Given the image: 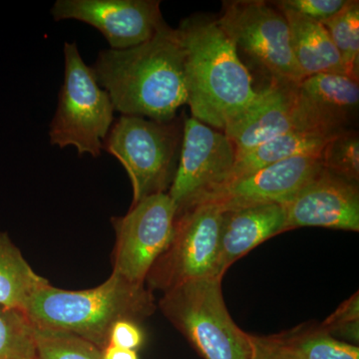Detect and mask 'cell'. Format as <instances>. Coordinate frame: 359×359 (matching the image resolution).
I'll use <instances>...</instances> for the list:
<instances>
[{"mask_svg": "<svg viewBox=\"0 0 359 359\" xmlns=\"http://www.w3.org/2000/svg\"><path fill=\"white\" fill-rule=\"evenodd\" d=\"M91 67L121 115L171 121L188 101L185 50L168 25L133 48L101 50Z\"/></svg>", "mask_w": 359, "mask_h": 359, "instance_id": "cell-1", "label": "cell"}, {"mask_svg": "<svg viewBox=\"0 0 359 359\" xmlns=\"http://www.w3.org/2000/svg\"><path fill=\"white\" fill-rule=\"evenodd\" d=\"M185 50L188 101L193 118L224 129L257 100L261 90L238 49L215 18L193 15L177 28Z\"/></svg>", "mask_w": 359, "mask_h": 359, "instance_id": "cell-2", "label": "cell"}, {"mask_svg": "<svg viewBox=\"0 0 359 359\" xmlns=\"http://www.w3.org/2000/svg\"><path fill=\"white\" fill-rule=\"evenodd\" d=\"M155 299L146 285L114 275L94 289L67 290L44 285L25 309L33 325L76 335L103 351L119 320L140 323L155 313Z\"/></svg>", "mask_w": 359, "mask_h": 359, "instance_id": "cell-3", "label": "cell"}, {"mask_svg": "<svg viewBox=\"0 0 359 359\" xmlns=\"http://www.w3.org/2000/svg\"><path fill=\"white\" fill-rule=\"evenodd\" d=\"M159 308L203 358H254L252 335L231 318L221 278H201L168 290Z\"/></svg>", "mask_w": 359, "mask_h": 359, "instance_id": "cell-4", "label": "cell"}, {"mask_svg": "<svg viewBox=\"0 0 359 359\" xmlns=\"http://www.w3.org/2000/svg\"><path fill=\"white\" fill-rule=\"evenodd\" d=\"M184 122H168L121 115L104 139L103 150L119 160L126 170L133 202L166 193L178 167Z\"/></svg>", "mask_w": 359, "mask_h": 359, "instance_id": "cell-5", "label": "cell"}, {"mask_svg": "<svg viewBox=\"0 0 359 359\" xmlns=\"http://www.w3.org/2000/svg\"><path fill=\"white\" fill-rule=\"evenodd\" d=\"M114 112L109 94L97 82L91 66L84 62L76 42H65V81L49 126L51 145L72 146L80 157H100Z\"/></svg>", "mask_w": 359, "mask_h": 359, "instance_id": "cell-6", "label": "cell"}, {"mask_svg": "<svg viewBox=\"0 0 359 359\" xmlns=\"http://www.w3.org/2000/svg\"><path fill=\"white\" fill-rule=\"evenodd\" d=\"M222 216L221 208L212 201H201L176 215L171 241L146 278L149 290L166 292L214 278Z\"/></svg>", "mask_w": 359, "mask_h": 359, "instance_id": "cell-7", "label": "cell"}, {"mask_svg": "<svg viewBox=\"0 0 359 359\" xmlns=\"http://www.w3.org/2000/svg\"><path fill=\"white\" fill-rule=\"evenodd\" d=\"M217 21L238 50L268 72L271 82L299 85L306 78L292 53L287 21L268 2L224 1Z\"/></svg>", "mask_w": 359, "mask_h": 359, "instance_id": "cell-8", "label": "cell"}, {"mask_svg": "<svg viewBox=\"0 0 359 359\" xmlns=\"http://www.w3.org/2000/svg\"><path fill=\"white\" fill-rule=\"evenodd\" d=\"M297 132L337 134L339 132L299 93L297 85L271 82L261 89L256 101L224 133L237 154L276 137Z\"/></svg>", "mask_w": 359, "mask_h": 359, "instance_id": "cell-9", "label": "cell"}, {"mask_svg": "<svg viewBox=\"0 0 359 359\" xmlns=\"http://www.w3.org/2000/svg\"><path fill=\"white\" fill-rule=\"evenodd\" d=\"M176 208L167 193L156 194L113 218L116 243L112 273L145 285L149 271L173 235Z\"/></svg>", "mask_w": 359, "mask_h": 359, "instance_id": "cell-10", "label": "cell"}, {"mask_svg": "<svg viewBox=\"0 0 359 359\" xmlns=\"http://www.w3.org/2000/svg\"><path fill=\"white\" fill-rule=\"evenodd\" d=\"M236 157L235 146L224 132L185 118L178 167L167 193L177 214L221 188Z\"/></svg>", "mask_w": 359, "mask_h": 359, "instance_id": "cell-11", "label": "cell"}, {"mask_svg": "<svg viewBox=\"0 0 359 359\" xmlns=\"http://www.w3.org/2000/svg\"><path fill=\"white\" fill-rule=\"evenodd\" d=\"M158 0H57L55 21L77 20L102 33L113 50L133 48L167 25Z\"/></svg>", "mask_w": 359, "mask_h": 359, "instance_id": "cell-12", "label": "cell"}, {"mask_svg": "<svg viewBox=\"0 0 359 359\" xmlns=\"http://www.w3.org/2000/svg\"><path fill=\"white\" fill-rule=\"evenodd\" d=\"M323 169L320 158H290L226 184L199 202L212 201L223 212L255 205H283Z\"/></svg>", "mask_w": 359, "mask_h": 359, "instance_id": "cell-13", "label": "cell"}, {"mask_svg": "<svg viewBox=\"0 0 359 359\" xmlns=\"http://www.w3.org/2000/svg\"><path fill=\"white\" fill-rule=\"evenodd\" d=\"M283 207L285 231L304 226L359 231L358 184L339 178L325 169Z\"/></svg>", "mask_w": 359, "mask_h": 359, "instance_id": "cell-14", "label": "cell"}, {"mask_svg": "<svg viewBox=\"0 0 359 359\" xmlns=\"http://www.w3.org/2000/svg\"><path fill=\"white\" fill-rule=\"evenodd\" d=\"M282 205H263L223 212L214 278H223L233 263L269 238L285 233Z\"/></svg>", "mask_w": 359, "mask_h": 359, "instance_id": "cell-15", "label": "cell"}, {"mask_svg": "<svg viewBox=\"0 0 359 359\" xmlns=\"http://www.w3.org/2000/svg\"><path fill=\"white\" fill-rule=\"evenodd\" d=\"M273 4L287 21L292 53L304 76L318 73L346 74L339 51L323 23L275 2Z\"/></svg>", "mask_w": 359, "mask_h": 359, "instance_id": "cell-16", "label": "cell"}, {"mask_svg": "<svg viewBox=\"0 0 359 359\" xmlns=\"http://www.w3.org/2000/svg\"><path fill=\"white\" fill-rule=\"evenodd\" d=\"M299 93L335 129L344 131L359 105V80L342 73H318L297 85Z\"/></svg>", "mask_w": 359, "mask_h": 359, "instance_id": "cell-17", "label": "cell"}, {"mask_svg": "<svg viewBox=\"0 0 359 359\" xmlns=\"http://www.w3.org/2000/svg\"><path fill=\"white\" fill-rule=\"evenodd\" d=\"M335 135L297 132L264 142L248 152L237 154L233 169L223 186L290 158L302 156L320 158L323 149Z\"/></svg>", "mask_w": 359, "mask_h": 359, "instance_id": "cell-18", "label": "cell"}, {"mask_svg": "<svg viewBox=\"0 0 359 359\" xmlns=\"http://www.w3.org/2000/svg\"><path fill=\"white\" fill-rule=\"evenodd\" d=\"M48 283L33 271L8 235L0 231V304L25 313L32 295Z\"/></svg>", "mask_w": 359, "mask_h": 359, "instance_id": "cell-19", "label": "cell"}, {"mask_svg": "<svg viewBox=\"0 0 359 359\" xmlns=\"http://www.w3.org/2000/svg\"><path fill=\"white\" fill-rule=\"evenodd\" d=\"M295 359H359L358 346L327 334L320 325H302L280 334Z\"/></svg>", "mask_w": 359, "mask_h": 359, "instance_id": "cell-20", "label": "cell"}, {"mask_svg": "<svg viewBox=\"0 0 359 359\" xmlns=\"http://www.w3.org/2000/svg\"><path fill=\"white\" fill-rule=\"evenodd\" d=\"M0 359H37L35 327L25 313L0 304Z\"/></svg>", "mask_w": 359, "mask_h": 359, "instance_id": "cell-21", "label": "cell"}, {"mask_svg": "<svg viewBox=\"0 0 359 359\" xmlns=\"http://www.w3.org/2000/svg\"><path fill=\"white\" fill-rule=\"evenodd\" d=\"M323 25L339 51L346 74L359 80V1L349 0L340 13Z\"/></svg>", "mask_w": 359, "mask_h": 359, "instance_id": "cell-22", "label": "cell"}, {"mask_svg": "<svg viewBox=\"0 0 359 359\" xmlns=\"http://www.w3.org/2000/svg\"><path fill=\"white\" fill-rule=\"evenodd\" d=\"M323 169L330 173L358 184L359 138L356 131L344 130L335 135L320 155Z\"/></svg>", "mask_w": 359, "mask_h": 359, "instance_id": "cell-23", "label": "cell"}, {"mask_svg": "<svg viewBox=\"0 0 359 359\" xmlns=\"http://www.w3.org/2000/svg\"><path fill=\"white\" fill-rule=\"evenodd\" d=\"M37 359H103L99 347L76 335L35 327Z\"/></svg>", "mask_w": 359, "mask_h": 359, "instance_id": "cell-24", "label": "cell"}, {"mask_svg": "<svg viewBox=\"0 0 359 359\" xmlns=\"http://www.w3.org/2000/svg\"><path fill=\"white\" fill-rule=\"evenodd\" d=\"M320 327L327 334L341 339L347 344H358L359 339V294L358 292L347 301L342 302L339 308L327 320L321 323Z\"/></svg>", "mask_w": 359, "mask_h": 359, "instance_id": "cell-25", "label": "cell"}, {"mask_svg": "<svg viewBox=\"0 0 359 359\" xmlns=\"http://www.w3.org/2000/svg\"><path fill=\"white\" fill-rule=\"evenodd\" d=\"M349 0H282L276 1L278 6L292 9L297 13L323 23L340 13Z\"/></svg>", "mask_w": 359, "mask_h": 359, "instance_id": "cell-26", "label": "cell"}, {"mask_svg": "<svg viewBox=\"0 0 359 359\" xmlns=\"http://www.w3.org/2000/svg\"><path fill=\"white\" fill-rule=\"evenodd\" d=\"M140 323L132 320H119L112 327L109 337V344L137 351L145 342V334Z\"/></svg>", "mask_w": 359, "mask_h": 359, "instance_id": "cell-27", "label": "cell"}, {"mask_svg": "<svg viewBox=\"0 0 359 359\" xmlns=\"http://www.w3.org/2000/svg\"><path fill=\"white\" fill-rule=\"evenodd\" d=\"M252 340L255 346L252 359H295L278 334L271 337L252 335Z\"/></svg>", "mask_w": 359, "mask_h": 359, "instance_id": "cell-28", "label": "cell"}, {"mask_svg": "<svg viewBox=\"0 0 359 359\" xmlns=\"http://www.w3.org/2000/svg\"><path fill=\"white\" fill-rule=\"evenodd\" d=\"M102 354L103 359H139L137 351L120 348L111 344L103 349Z\"/></svg>", "mask_w": 359, "mask_h": 359, "instance_id": "cell-29", "label": "cell"}]
</instances>
